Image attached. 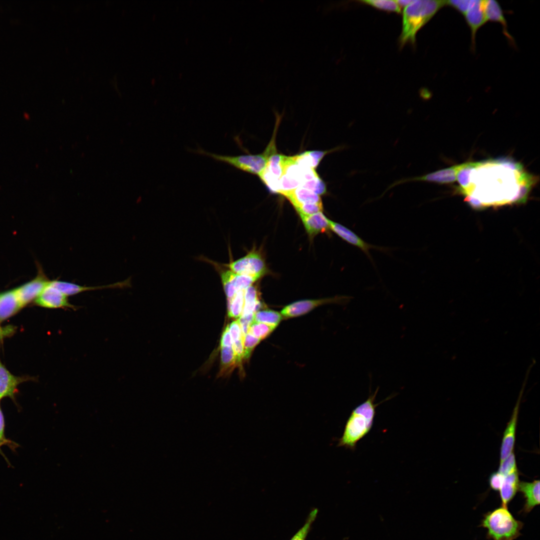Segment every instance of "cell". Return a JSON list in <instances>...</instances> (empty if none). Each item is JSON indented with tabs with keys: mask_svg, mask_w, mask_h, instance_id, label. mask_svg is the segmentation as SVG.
<instances>
[{
	"mask_svg": "<svg viewBox=\"0 0 540 540\" xmlns=\"http://www.w3.org/2000/svg\"><path fill=\"white\" fill-rule=\"evenodd\" d=\"M398 309L420 314L427 319L455 327L488 343L518 352L532 332L540 313V284L529 304L516 309L475 312L447 311L414 303L403 296L383 300Z\"/></svg>",
	"mask_w": 540,
	"mask_h": 540,
	"instance_id": "6da1fadb",
	"label": "cell"
},
{
	"mask_svg": "<svg viewBox=\"0 0 540 540\" xmlns=\"http://www.w3.org/2000/svg\"><path fill=\"white\" fill-rule=\"evenodd\" d=\"M79 540H83V538H82V537H80V538H79Z\"/></svg>",
	"mask_w": 540,
	"mask_h": 540,
	"instance_id": "5b68a950",
	"label": "cell"
},
{
	"mask_svg": "<svg viewBox=\"0 0 540 540\" xmlns=\"http://www.w3.org/2000/svg\"><path fill=\"white\" fill-rule=\"evenodd\" d=\"M449 531L460 540H534L525 513L518 504L509 500Z\"/></svg>",
	"mask_w": 540,
	"mask_h": 540,
	"instance_id": "7a4b0ae2",
	"label": "cell"
},
{
	"mask_svg": "<svg viewBox=\"0 0 540 540\" xmlns=\"http://www.w3.org/2000/svg\"><path fill=\"white\" fill-rule=\"evenodd\" d=\"M438 540H460V539H458V538L457 539L456 538L455 539L454 538H449V539L448 538H440L438 536Z\"/></svg>",
	"mask_w": 540,
	"mask_h": 540,
	"instance_id": "277c9868",
	"label": "cell"
},
{
	"mask_svg": "<svg viewBox=\"0 0 540 540\" xmlns=\"http://www.w3.org/2000/svg\"><path fill=\"white\" fill-rule=\"evenodd\" d=\"M518 353L540 381V313L536 318L531 334L518 350Z\"/></svg>",
	"mask_w": 540,
	"mask_h": 540,
	"instance_id": "3957f363",
	"label": "cell"
}]
</instances>
